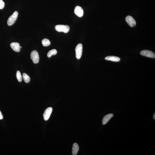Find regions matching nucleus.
Returning <instances> with one entry per match:
<instances>
[{"mask_svg": "<svg viewBox=\"0 0 155 155\" xmlns=\"http://www.w3.org/2000/svg\"><path fill=\"white\" fill-rule=\"evenodd\" d=\"M57 52L55 49H53L48 52L47 54V56L48 57H51L52 55L56 54Z\"/></svg>", "mask_w": 155, "mask_h": 155, "instance_id": "nucleus-14", "label": "nucleus"}, {"mask_svg": "<svg viewBox=\"0 0 155 155\" xmlns=\"http://www.w3.org/2000/svg\"><path fill=\"white\" fill-rule=\"evenodd\" d=\"M113 116H114V115L112 114L106 115L103 119L102 121L103 124V125L106 124L111 118L113 117Z\"/></svg>", "mask_w": 155, "mask_h": 155, "instance_id": "nucleus-10", "label": "nucleus"}, {"mask_svg": "<svg viewBox=\"0 0 155 155\" xmlns=\"http://www.w3.org/2000/svg\"><path fill=\"white\" fill-rule=\"evenodd\" d=\"M79 150V147L78 144L76 143H75L73 144L72 153L73 155H76L78 154V150Z\"/></svg>", "mask_w": 155, "mask_h": 155, "instance_id": "nucleus-11", "label": "nucleus"}, {"mask_svg": "<svg viewBox=\"0 0 155 155\" xmlns=\"http://www.w3.org/2000/svg\"><path fill=\"white\" fill-rule=\"evenodd\" d=\"M52 111L51 107H49L46 109L43 114V117L45 121H47L49 119Z\"/></svg>", "mask_w": 155, "mask_h": 155, "instance_id": "nucleus-6", "label": "nucleus"}, {"mask_svg": "<svg viewBox=\"0 0 155 155\" xmlns=\"http://www.w3.org/2000/svg\"><path fill=\"white\" fill-rule=\"evenodd\" d=\"M126 21L131 27H135L136 24L135 20L133 17L130 16L126 17Z\"/></svg>", "mask_w": 155, "mask_h": 155, "instance_id": "nucleus-7", "label": "nucleus"}, {"mask_svg": "<svg viewBox=\"0 0 155 155\" xmlns=\"http://www.w3.org/2000/svg\"><path fill=\"white\" fill-rule=\"evenodd\" d=\"M5 3L3 0H0V9H2L4 8Z\"/></svg>", "mask_w": 155, "mask_h": 155, "instance_id": "nucleus-17", "label": "nucleus"}, {"mask_svg": "<svg viewBox=\"0 0 155 155\" xmlns=\"http://www.w3.org/2000/svg\"><path fill=\"white\" fill-rule=\"evenodd\" d=\"M22 77H23L24 81L26 83H28L30 81V77L25 73H23V75H22Z\"/></svg>", "mask_w": 155, "mask_h": 155, "instance_id": "nucleus-15", "label": "nucleus"}, {"mask_svg": "<svg viewBox=\"0 0 155 155\" xmlns=\"http://www.w3.org/2000/svg\"><path fill=\"white\" fill-rule=\"evenodd\" d=\"M55 29L58 32H63L65 33L68 32L70 29L69 26L64 25H57L55 26Z\"/></svg>", "mask_w": 155, "mask_h": 155, "instance_id": "nucleus-2", "label": "nucleus"}, {"mask_svg": "<svg viewBox=\"0 0 155 155\" xmlns=\"http://www.w3.org/2000/svg\"><path fill=\"white\" fill-rule=\"evenodd\" d=\"M105 60L112 61L115 62H118L120 61L121 59L119 57L114 56H108L105 57Z\"/></svg>", "mask_w": 155, "mask_h": 155, "instance_id": "nucleus-12", "label": "nucleus"}, {"mask_svg": "<svg viewBox=\"0 0 155 155\" xmlns=\"http://www.w3.org/2000/svg\"><path fill=\"white\" fill-rule=\"evenodd\" d=\"M140 54L148 57H151V58H155V55L153 52L150 50H142L140 52Z\"/></svg>", "mask_w": 155, "mask_h": 155, "instance_id": "nucleus-5", "label": "nucleus"}, {"mask_svg": "<svg viewBox=\"0 0 155 155\" xmlns=\"http://www.w3.org/2000/svg\"><path fill=\"white\" fill-rule=\"evenodd\" d=\"M153 118H154V119L155 120V113H154V116H153Z\"/></svg>", "mask_w": 155, "mask_h": 155, "instance_id": "nucleus-19", "label": "nucleus"}, {"mask_svg": "<svg viewBox=\"0 0 155 155\" xmlns=\"http://www.w3.org/2000/svg\"><path fill=\"white\" fill-rule=\"evenodd\" d=\"M10 46L14 51L18 52L20 51V44L18 43L13 42L10 44Z\"/></svg>", "mask_w": 155, "mask_h": 155, "instance_id": "nucleus-9", "label": "nucleus"}, {"mask_svg": "<svg viewBox=\"0 0 155 155\" xmlns=\"http://www.w3.org/2000/svg\"><path fill=\"white\" fill-rule=\"evenodd\" d=\"M18 15V12L15 11L11 16L9 17L7 21V24L9 26H11L15 23Z\"/></svg>", "mask_w": 155, "mask_h": 155, "instance_id": "nucleus-1", "label": "nucleus"}, {"mask_svg": "<svg viewBox=\"0 0 155 155\" xmlns=\"http://www.w3.org/2000/svg\"><path fill=\"white\" fill-rule=\"evenodd\" d=\"M74 12L75 14L80 17L83 16V10L81 7L77 6L75 7L74 9Z\"/></svg>", "mask_w": 155, "mask_h": 155, "instance_id": "nucleus-8", "label": "nucleus"}, {"mask_svg": "<svg viewBox=\"0 0 155 155\" xmlns=\"http://www.w3.org/2000/svg\"><path fill=\"white\" fill-rule=\"evenodd\" d=\"M31 58L34 64L38 63L39 62V54L36 50H34L31 52Z\"/></svg>", "mask_w": 155, "mask_h": 155, "instance_id": "nucleus-3", "label": "nucleus"}, {"mask_svg": "<svg viewBox=\"0 0 155 155\" xmlns=\"http://www.w3.org/2000/svg\"><path fill=\"white\" fill-rule=\"evenodd\" d=\"M20 48H22V47L21 46H20Z\"/></svg>", "mask_w": 155, "mask_h": 155, "instance_id": "nucleus-20", "label": "nucleus"}, {"mask_svg": "<svg viewBox=\"0 0 155 155\" xmlns=\"http://www.w3.org/2000/svg\"><path fill=\"white\" fill-rule=\"evenodd\" d=\"M16 76L17 80L19 82H21L22 81V78L21 74L19 71H17L16 73Z\"/></svg>", "mask_w": 155, "mask_h": 155, "instance_id": "nucleus-16", "label": "nucleus"}, {"mask_svg": "<svg viewBox=\"0 0 155 155\" xmlns=\"http://www.w3.org/2000/svg\"><path fill=\"white\" fill-rule=\"evenodd\" d=\"M3 118V116L1 111H0V120H2Z\"/></svg>", "mask_w": 155, "mask_h": 155, "instance_id": "nucleus-18", "label": "nucleus"}, {"mask_svg": "<svg viewBox=\"0 0 155 155\" xmlns=\"http://www.w3.org/2000/svg\"><path fill=\"white\" fill-rule=\"evenodd\" d=\"M76 58L78 59L81 58L83 52V45L81 43L78 44L75 49Z\"/></svg>", "mask_w": 155, "mask_h": 155, "instance_id": "nucleus-4", "label": "nucleus"}, {"mask_svg": "<svg viewBox=\"0 0 155 155\" xmlns=\"http://www.w3.org/2000/svg\"><path fill=\"white\" fill-rule=\"evenodd\" d=\"M42 43L43 46L45 47H47L50 46V43H51L49 40L46 39V38H45L42 40Z\"/></svg>", "mask_w": 155, "mask_h": 155, "instance_id": "nucleus-13", "label": "nucleus"}]
</instances>
